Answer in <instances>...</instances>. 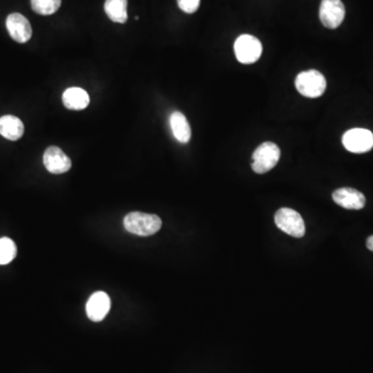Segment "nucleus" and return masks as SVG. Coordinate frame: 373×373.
<instances>
[{"mask_svg":"<svg viewBox=\"0 0 373 373\" xmlns=\"http://www.w3.org/2000/svg\"><path fill=\"white\" fill-rule=\"evenodd\" d=\"M125 228L129 233L140 236H149L158 233L162 227V220L152 214L132 211L125 217Z\"/></svg>","mask_w":373,"mask_h":373,"instance_id":"f257e3e1","label":"nucleus"},{"mask_svg":"<svg viewBox=\"0 0 373 373\" xmlns=\"http://www.w3.org/2000/svg\"><path fill=\"white\" fill-rule=\"evenodd\" d=\"M295 88L302 95L310 99L322 97L326 92L327 81L324 75L316 70H305L295 78Z\"/></svg>","mask_w":373,"mask_h":373,"instance_id":"f03ea898","label":"nucleus"},{"mask_svg":"<svg viewBox=\"0 0 373 373\" xmlns=\"http://www.w3.org/2000/svg\"><path fill=\"white\" fill-rule=\"evenodd\" d=\"M280 156L281 152L276 143L270 141L261 143L252 156V169L258 174H267L279 162Z\"/></svg>","mask_w":373,"mask_h":373,"instance_id":"7ed1b4c3","label":"nucleus"},{"mask_svg":"<svg viewBox=\"0 0 373 373\" xmlns=\"http://www.w3.org/2000/svg\"><path fill=\"white\" fill-rule=\"evenodd\" d=\"M275 223L280 231L293 238H303L305 236V222L297 211L290 208H282L275 215Z\"/></svg>","mask_w":373,"mask_h":373,"instance_id":"20e7f679","label":"nucleus"},{"mask_svg":"<svg viewBox=\"0 0 373 373\" xmlns=\"http://www.w3.org/2000/svg\"><path fill=\"white\" fill-rule=\"evenodd\" d=\"M234 53L241 63L251 65L261 58L263 45L256 36L242 35L234 43Z\"/></svg>","mask_w":373,"mask_h":373,"instance_id":"39448f33","label":"nucleus"},{"mask_svg":"<svg viewBox=\"0 0 373 373\" xmlns=\"http://www.w3.org/2000/svg\"><path fill=\"white\" fill-rule=\"evenodd\" d=\"M342 143L347 151L354 154H364L372 149L373 134L366 129L349 130L343 135Z\"/></svg>","mask_w":373,"mask_h":373,"instance_id":"423d86ee","label":"nucleus"},{"mask_svg":"<svg viewBox=\"0 0 373 373\" xmlns=\"http://www.w3.org/2000/svg\"><path fill=\"white\" fill-rule=\"evenodd\" d=\"M345 17V4L341 0H322L320 19L327 28L335 29L340 26Z\"/></svg>","mask_w":373,"mask_h":373,"instance_id":"0eeeda50","label":"nucleus"},{"mask_svg":"<svg viewBox=\"0 0 373 373\" xmlns=\"http://www.w3.org/2000/svg\"><path fill=\"white\" fill-rule=\"evenodd\" d=\"M43 162L48 172L52 174H65L72 167V161L69 157L58 147H48L44 152Z\"/></svg>","mask_w":373,"mask_h":373,"instance_id":"6e6552de","label":"nucleus"},{"mask_svg":"<svg viewBox=\"0 0 373 373\" xmlns=\"http://www.w3.org/2000/svg\"><path fill=\"white\" fill-rule=\"evenodd\" d=\"M6 28H8L11 38L16 42L21 43V44L28 42L31 36H33L31 23L21 14H11L6 18Z\"/></svg>","mask_w":373,"mask_h":373,"instance_id":"1a4fd4ad","label":"nucleus"},{"mask_svg":"<svg viewBox=\"0 0 373 373\" xmlns=\"http://www.w3.org/2000/svg\"><path fill=\"white\" fill-rule=\"evenodd\" d=\"M110 298L104 292L93 293L86 304V313L93 322H102L110 310Z\"/></svg>","mask_w":373,"mask_h":373,"instance_id":"9d476101","label":"nucleus"},{"mask_svg":"<svg viewBox=\"0 0 373 373\" xmlns=\"http://www.w3.org/2000/svg\"><path fill=\"white\" fill-rule=\"evenodd\" d=\"M333 200L347 210H361L366 204L363 193L352 188H340L334 191Z\"/></svg>","mask_w":373,"mask_h":373,"instance_id":"9b49d317","label":"nucleus"},{"mask_svg":"<svg viewBox=\"0 0 373 373\" xmlns=\"http://www.w3.org/2000/svg\"><path fill=\"white\" fill-rule=\"evenodd\" d=\"M24 134V125L22 120L14 115H4L0 117V135L8 140H20Z\"/></svg>","mask_w":373,"mask_h":373,"instance_id":"f8f14e48","label":"nucleus"},{"mask_svg":"<svg viewBox=\"0 0 373 373\" xmlns=\"http://www.w3.org/2000/svg\"><path fill=\"white\" fill-rule=\"evenodd\" d=\"M170 128L175 140L181 143H188L191 140V127L183 113L174 111L169 118Z\"/></svg>","mask_w":373,"mask_h":373,"instance_id":"ddd939ff","label":"nucleus"},{"mask_svg":"<svg viewBox=\"0 0 373 373\" xmlns=\"http://www.w3.org/2000/svg\"><path fill=\"white\" fill-rule=\"evenodd\" d=\"M63 105L70 110H83L90 104V99L85 90L79 88H68L63 95Z\"/></svg>","mask_w":373,"mask_h":373,"instance_id":"4468645a","label":"nucleus"},{"mask_svg":"<svg viewBox=\"0 0 373 373\" xmlns=\"http://www.w3.org/2000/svg\"><path fill=\"white\" fill-rule=\"evenodd\" d=\"M128 0H106L105 12L109 19L117 23H126L128 20Z\"/></svg>","mask_w":373,"mask_h":373,"instance_id":"2eb2a0df","label":"nucleus"},{"mask_svg":"<svg viewBox=\"0 0 373 373\" xmlns=\"http://www.w3.org/2000/svg\"><path fill=\"white\" fill-rule=\"evenodd\" d=\"M31 8L38 15L49 16L58 12L61 0H31Z\"/></svg>","mask_w":373,"mask_h":373,"instance_id":"dca6fc26","label":"nucleus"},{"mask_svg":"<svg viewBox=\"0 0 373 373\" xmlns=\"http://www.w3.org/2000/svg\"><path fill=\"white\" fill-rule=\"evenodd\" d=\"M17 256V247L10 238H0V265L10 263Z\"/></svg>","mask_w":373,"mask_h":373,"instance_id":"f3484780","label":"nucleus"},{"mask_svg":"<svg viewBox=\"0 0 373 373\" xmlns=\"http://www.w3.org/2000/svg\"><path fill=\"white\" fill-rule=\"evenodd\" d=\"M179 8L186 14H193L199 10L200 0H177Z\"/></svg>","mask_w":373,"mask_h":373,"instance_id":"a211bd4d","label":"nucleus"},{"mask_svg":"<svg viewBox=\"0 0 373 373\" xmlns=\"http://www.w3.org/2000/svg\"><path fill=\"white\" fill-rule=\"evenodd\" d=\"M366 246H367V248L370 251L373 252V236H369V238H367V241H366Z\"/></svg>","mask_w":373,"mask_h":373,"instance_id":"6ab92c4d","label":"nucleus"}]
</instances>
